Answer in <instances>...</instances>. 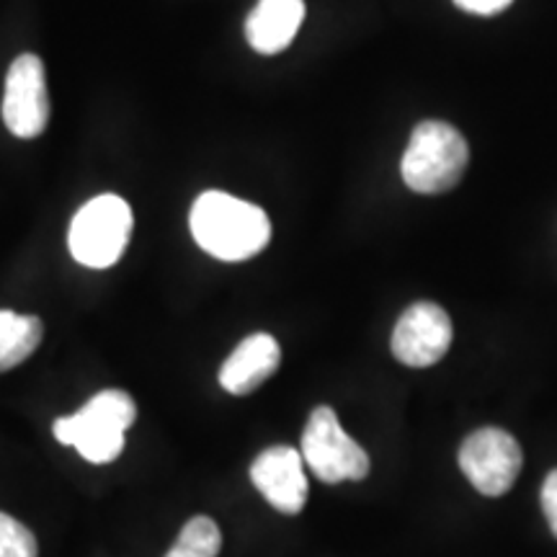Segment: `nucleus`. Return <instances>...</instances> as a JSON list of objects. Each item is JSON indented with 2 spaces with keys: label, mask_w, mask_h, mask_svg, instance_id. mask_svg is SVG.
Wrapping results in <instances>:
<instances>
[{
  "label": "nucleus",
  "mask_w": 557,
  "mask_h": 557,
  "mask_svg": "<svg viewBox=\"0 0 557 557\" xmlns=\"http://www.w3.org/2000/svg\"><path fill=\"white\" fill-rule=\"evenodd\" d=\"M451 320L434 302H416L403 312L393 331V354L400 364L423 369L444 359L451 346Z\"/></svg>",
  "instance_id": "nucleus-8"
},
{
  "label": "nucleus",
  "mask_w": 557,
  "mask_h": 557,
  "mask_svg": "<svg viewBox=\"0 0 557 557\" xmlns=\"http://www.w3.org/2000/svg\"><path fill=\"white\" fill-rule=\"evenodd\" d=\"M176 547L186 549L194 557H218L222 549L220 527L209 517H194L181 529Z\"/></svg>",
  "instance_id": "nucleus-13"
},
{
  "label": "nucleus",
  "mask_w": 557,
  "mask_h": 557,
  "mask_svg": "<svg viewBox=\"0 0 557 557\" xmlns=\"http://www.w3.org/2000/svg\"><path fill=\"white\" fill-rule=\"evenodd\" d=\"M3 122L11 135L34 139L50 122V94H47L45 65L37 54H21L5 75Z\"/></svg>",
  "instance_id": "nucleus-7"
},
{
  "label": "nucleus",
  "mask_w": 557,
  "mask_h": 557,
  "mask_svg": "<svg viewBox=\"0 0 557 557\" xmlns=\"http://www.w3.org/2000/svg\"><path fill=\"white\" fill-rule=\"evenodd\" d=\"M189 225L201 250L220 261H248L271 240L269 214L225 191H205L194 201Z\"/></svg>",
  "instance_id": "nucleus-1"
},
{
  "label": "nucleus",
  "mask_w": 557,
  "mask_h": 557,
  "mask_svg": "<svg viewBox=\"0 0 557 557\" xmlns=\"http://www.w3.org/2000/svg\"><path fill=\"white\" fill-rule=\"evenodd\" d=\"M132 235V209L116 194L86 201L70 225L73 259L88 269H109L122 259Z\"/></svg>",
  "instance_id": "nucleus-4"
},
{
  "label": "nucleus",
  "mask_w": 557,
  "mask_h": 557,
  "mask_svg": "<svg viewBox=\"0 0 557 557\" xmlns=\"http://www.w3.org/2000/svg\"><path fill=\"white\" fill-rule=\"evenodd\" d=\"M470 163V148L447 122H421L403 152L400 173L408 189L442 194L455 189Z\"/></svg>",
  "instance_id": "nucleus-3"
},
{
  "label": "nucleus",
  "mask_w": 557,
  "mask_h": 557,
  "mask_svg": "<svg viewBox=\"0 0 557 557\" xmlns=\"http://www.w3.org/2000/svg\"><path fill=\"white\" fill-rule=\"evenodd\" d=\"M165 557H194V555H189V553H186V549H181V547L173 545L169 553H165Z\"/></svg>",
  "instance_id": "nucleus-17"
},
{
  "label": "nucleus",
  "mask_w": 557,
  "mask_h": 557,
  "mask_svg": "<svg viewBox=\"0 0 557 557\" xmlns=\"http://www.w3.org/2000/svg\"><path fill=\"white\" fill-rule=\"evenodd\" d=\"M513 0H455L457 9L468 11V13H478V16H493V13L506 11Z\"/></svg>",
  "instance_id": "nucleus-16"
},
{
  "label": "nucleus",
  "mask_w": 557,
  "mask_h": 557,
  "mask_svg": "<svg viewBox=\"0 0 557 557\" xmlns=\"http://www.w3.org/2000/svg\"><path fill=\"white\" fill-rule=\"evenodd\" d=\"M302 462V451L278 444L263 449L250 465V480L261 496L287 517H295L308 504V475Z\"/></svg>",
  "instance_id": "nucleus-9"
},
{
  "label": "nucleus",
  "mask_w": 557,
  "mask_h": 557,
  "mask_svg": "<svg viewBox=\"0 0 557 557\" xmlns=\"http://www.w3.org/2000/svg\"><path fill=\"white\" fill-rule=\"evenodd\" d=\"M41 336L45 325L39 318L0 310V372L24 364L39 348Z\"/></svg>",
  "instance_id": "nucleus-12"
},
{
  "label": "nucleus",
  "mask_w": 557,
  "mask_h": 557,
  "mask_svg": "<svg viewBox=\"0 0 557 557\" xmlns=\"http://www.w3.org/2000/svg\"><path fill=\"white\" fill-rule=\"evenodd\" d=\"M542 511H545L547 524L557 537V470H553L542 485Z\"/></svg>",
  "instance_id": "nucleus-15"
},
{
  "label": "nucleus",
  "mask_w": 557,
  "mask_h": 557,
  "mask_svg": "<svg viewBox=\"0 0 557 557\" xmlns=\"http://www.w3.org/2000/svg\"><path fill=\"white\" fill-rule=\"evenodd\" d=\"M282 361V348L269 333H253L235 346L225 364L220 369V385L230 395H248L261 387Z\"/></svg>",
  "instance_id": "nucleus-10"
},
{
  "label": "nucleus",
  "mask_w": 557,
  "mask_h": 557,
  "mask_svg": "<svg viewBox=\"0 0 557 557\" xmlns=\"http://www.w3.org/2000/svg\"><path fill=\"white\" fill-rule=\"evenodd\" d=\"M137 406L124 389H103L94 395L78 413L54 421V438L75 447L94 465L114 462L124 449V434L135 423Z\"/></svg>",
  "instance_id": "nucleus-2"
},
{
  "label": "nucleus",
  "mask_w": 557,
  "mask_h": 557,
  "mask_svg": "<svg viewBox=\"0 0 557 557\" xmlns=\"http://www.w3.org/2000/svg\"><path fill=\"white\" fill-rule=\"evenodd\" d=\"M37 537L18 519L0 511V557H37Z\"/></svg>",
  "instance_id": "nucleus-14"
},
{
  "label": "nucleus",
  "mask_w": 557,
  "mask_h": 557,
  "mask_svg": "<svg viewBox=\"0 0 557 557\" xmlns=\"http://www.w3.org/2000/svg\"><path fill=\"white\" fill-rule=\"evenodd\" d=\"M302 459L312 475L329 485L369 475V455L341 429L329 406L315 408L308 418V426L302 431Z\"/></svg>",
  "instance_id": "nucleus-5"
},
{
  "label": "nucleus",
  "mask_w": 557,
  "mask_h": 557,
  "mask_svg": "<svg viewBox=\"0 0 557 557\" xmlns=\"http://www.w3.org/2000/svg\"><path fill=\"white\" fill-rule=\"evenodd\" d=\"M521 462L519 442L504 429H480L459 447V468L483 496L498 498L517 483Z\"/></svg>",
  "instance_id": "nucleus-6"
},
{
  "label": "nucleus",
  "mask_w": 557,
  "mask_h": 557,
  "mask_svg": "<svg viewBox=\"0 0 557 557\" xmlns=\"http://www.w3.org/2000/svg\"><path fill=\"white\" fill-rule=\"evenodd\" d=\"M305 21V0H259L246 21V39L259 54H278Z\"/></svg>",
  "instance_id": "nucleus-11"
}]
</instances>
